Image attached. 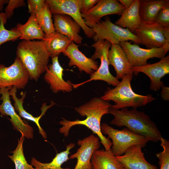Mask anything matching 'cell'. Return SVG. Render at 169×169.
Instances as JSON below:
<instances>
[{
  "label": "cell",
  "instance_id": "52a82bcc",
  "mask_svg": "<svg viewBox=\"0 0 169 169\" xmlns=\"http://www.w3.org/2000/svg\"><path fill=\"white\" fill-rule=\"evenodd\" d=\"M111 44L109 41L104 40H98L92 45L95 49L94 54L91 58L95 60L97 59L100 60V64L97 70L90 75L88 80L78 84H72L73 88H77L85 83L92 80H101L105 81L109 85L116 86L120 81L110 73L108 58V51Z\"/></svg>",
  "mask_w": 169,
  "mask_h": 169
},
{
  "label": "cell",
  "instance_id": "ab89813d",
  "mask_svg": "<svg viewBox=\"0 0 169 169\" xmlns=\"http://www.w3.org/2000/svg\"></svg>",
  "mask_w": 169,
  "mask_h": 169
},
{
  "label": "cell",
  "instance_id": "7c38bea8",
  "mask_svg": "<svg viewBox=\"0 0 169 169\" xmlns=\"http://www.w3.org/2000/svg\"><path fill=\"white\" fill-rule=\"evenodd\" d=\"M164 28L155 21H142L134 34L140 40V44L148 49L161 48L165 41Z\"/></svg>",
  "mask_w": 169,
  "mask_h": 169
},
{
  "label": "cell",
  "instance_id": "d6986e66",
  "mask_svg": "<svg viewBox=\"0 0 169 169\" xmlns=\"http://www.w3.org/2000/svg\"><path fill=\"white\" fill-rule=\"evenodd\" d=\"M54 25L55 31L65 35L76 44L82 43L83 38L79 34V25L70 16L65 14H54Z\"/></svg>",
  "mask_w": 169,
  "mask_h": 169
},
{
  "label": "cell",
  "instance_id": "d4e9b609",
  "mask_svg": "<svg viewBox=\"0 0 169 169\" xmlns=\"http://www.w3.org/2000/svg\"><path fill=\"white\" fill-rule=\"evenodd\" d=\"M19 32V38L25 40L34 39L43 40L45 34L36 19L35 15L31 14L27 22L24 24L18 23L16 27Z\"/></svg>",
  "mask_w": 169,
  "mask_h": 169
},
{
  "label": "cell",
  "instance_id": "4316f807",
  "mask_svg": "<svg viewBox=\"0 0 169 169\" xmlns=\"http://www.w3.org/2000/svg\"><path fill=\"white\" fill-rule=\"evenodd\" d=\"M75 144L71 143L66 146L65 151L56 154L52 160L49 163H42L32 157L31 160V165L34 169H69L63 168L62 165L69 159L68 156L70 150L75 146Z\"/></svg>",
  "mask_w": 169,
  "mask_h": 169
},
{
  "label": "cell",
  "instance_id": "9c48e42d",
  "mask_svg": "<svg viewBox=\"0 0 169 169\" xmlns=\"http://www.w3.org/2000/svg\"><path fill=\"white\" fill-rule=\"evenodd\" d=\"M11 87H1L0 99L2 100L0 105V114L2 116H9V120L13 128L27 139H32L33 137V130L26 121L22 120L17 114L12 105L10 98L9 90Z\"/></svg>",
  "mask_w": 169,
  "mask_h": 169
},
{
  "label": "cell",
  "instance_id": "9a60e30c",
  "mask_svg": "<svg viewBox=\"0 0 169 169\" xmlns=\"http://www.w3.org/2000/svg\"><path fill=\"white\" fill-rule=\"evenodd\" d=\"M135 75L137 76L139 72H142L149 77L151 80L150 89L157 91L164 86L161 80V78L169 74V55L165 56L157 63L143 66L131 67Z\"/></svg>",
  "mask_w": 169,
  "mask_h": 169
},
{
  "label": "cell",
  "instance_id": "ac0fdd59",
  "mask_svg": "<svg viewBox=\"0 0 169 169\" xmlns=\"http://www.w3.org/2000/svg\"><path fill=\"white\" fill-rule=\"evenodd\" d=\"M79 46L73 41L63 53L69 59V66H76L80 72L91 74L99 68L98 63L86 57L78 48Z\"/></svg>",
  "mask_w": 169,
  "mask_h": 169
},
{
  "label": "cell",
  "instance_id": "e0dca14e",
  "mask_svg": "<svg viewBox=\"0 0 169 169\" xmlns=\"http://www.w3.org/2000/svg\"><path fill=\"white\" fill-rule=\"evenodd\" d=\"M142 148L140 145H134L123 155L116 157L124 169H158L146 160Z\"/></svg>",
  "mask_w": 169,
  "mask_h": 169
},
{
  "label": "cell",
  "instance_id": "ba28073f",
  "mask_svg": "<svg viewBox=\"0 0 169 169\" xmlns=\"http://www.w3.org/2000/svg\"><path fill=\"white\" fill-rule=\"evenodd\" d=\"M52 14H65L71 17L80 26L87 37L92 38L95 34L85 24L80 11L79 0H47Z\"/></svg>",
  "mask_w": 169,
  "mask_h": 169
},
{
  "label": "cell",
  "instance_id": "30bf717a",
  "mask_svg": "<svg viewBox=\"0 0 169 169\" xmlns=\"http://www.w3.org/2000/svg\"><path fill=\"white\" fill-rule=\"evenodd\" d=\"M119 45L125 52L131 67L141 66L147 64V60L156 58L161 59L166 53L162 47L145 49L138 44H132L128 41L121 42Z\"/></svg>",
  "mask_w": 169,
  "mask_h": 169
},
{
  "label": "cell",
  "instance_id": "f546056e",
  "mask_svg": "<svg viewBox=\"0 0 169 169\" xmlns=\"http://www.w3.org/2000/svg\"><path fill=\"white\" fill-rule=\"evenodd\" d=\"M7 18L4 13L0 12V46L10 41H14L19 38L20 33L16 27L9 30L6 29L4 25Z\"/></svg>",
  "mask_w": 169,
  "mask_h": 169
},
{
  "label": "cell",
  "instance_id": "484cf974",
  "mask_svg": "<svg viewBox=\"0 0 169 169\" xmlns=\"http://www.w3.org/2000/svg\"><path fill=\"white\" fill-rule=\"evenodd\" d=\"M168 0H140L139 12L142 21H155L159 12Z\"/></svg>",
  "mask_w": 169,
  "mask_h": 169
},
{
  "label": "cell",
  "instance_id": "4dcf8cb0",
  "mask_svg": "<svg viewBox=\"0 0 169 169\" xmlns=\"http://www.w3.org/2000/svg\"><path fill=\"white\" fill-rule=\"evenodd\" d=\"M160 141L163 151L156 154L159 160L160 169H169V141L162 137Z\"/></svg>",
  "mask_w": 169,
  "mask_h": 169
},
{
  "label": "cell",
  "instance_id": "7a4b0ae2",
  "mask_svg": "<svg viewBox=\"0 0 169 169\" xmlns=\"http://www.w3.org/2000/svg\"><path fill=\"white\" fill-rule=\"evenodd\" d=\"M109 113L114 118L110 124L119 127L125 126L153 142L160 141L162 137L160 131L150 117L136 109L131 110L125 108L120 110L110 109Z\"/></svg>",
  "mask_w": 169,
  "mask_h": 169
},
{
  "label": "cell",
  "instance_id": "e575fe53",
  "mask_svg": "<svg viewBox=\"0 0 169 169\" xmlns=\"http://www.w3.org/2000/svg\"><path fill=\"white\" fill-rule=\"evenodd\" d=\"M99 0H79L80 11L81 14L92 8Z\"/></svg>",
  "mask_w": 169,
  "mask_h": 169
},
{
  "label": "cell",
  "instance_id": "603a6c76",
  "mask_svg": "<svg viewBox=\"0 0 169 169\" xmlns=\"http://www.w3.org/2000/svg\"><path fill=\"white\" fill-rule=\"evenodd\" d=\"M91 161L92 169H124L110 150H98L93 153Z\"/></svg>",
  "mask_w": 169,
  "mask_h": 169
},
{
  "label": "cell",
  "instance_id": "5b68a950",
  "mask_svg": "<svg viewBox=\"0 0 169 169\" xmlns=\"http://www.w3.org/2000/svg\"><path fill=\"white\" fill-rule=\"evenodd\" d=\"M101 129L103 134L107 135L112 140L110 150L116 157L123 155L134 145H139L144 147L149 141L146 138L125 127L118 130L104 123L101 125Z\"/></svg>",
  "mask_w": 169,
  "mask_h": 169
},
{
  "label": "cell",
  "instance_id": "5bb4252c",
  "mask_svg": "<svg viewBox=\"0 0 169 169\" xmlns=\"http://www.w3.org/2000/svg\"><path fill=\"white\" fill-rule=\"evenodd\" d=\"M100 143L99 137L93 134L79 140L77 144L80 147L69 157V159H77L74 169H92L91 157L94 152L99 149Z\"/></svg>",
  "mask_w": 169,
  "mask_h": 169
},
{
  "label": "cell",
  "instance_id": "f35d334b",
  "mask_svg": "<svg viewBox=\"0 0 169 169\" xmlns=\"http://www.w3.org/2000/svg\"><path fill=\"white\" fill-rule=\"evenodd\" d=\"M9 0H0V12H1L3 8V5L6 3H8Z\"/></svg>",
  "mask_w": 169,
  "mask_h": 169
},
{
  "label": "cell",
  "instance_id": "1f68e13d",
  "mask_svg": "<svg viewBox=\"0 0 169 169\" xmlns=\"http://www.w3.org/2000/svg\"><path fill=\"white\" fill-rule=\"evenodd\" d=\"M155 22L165 28H169V0L159 12Z\"/></svg>",
  "mask_w": 169,
  "mask_h": 169
},
{
  "label": "cell",
  "instance_id": "2e32d148",
  "mask_svg": "<svg viewBox=\"0 0 169 169\" xmlns=\"http://www.w3.org/2000/svg\"><path fill=\"white\" fill-rule=\"evenodd\" d=\"M52 64L46 68L44 76V80L55 93L61 91L71 92L73 88V84L70 80L65 81L63 79L64 69L59 62L58 56L52 58Z\"/></svg>",
  "mask_w": 169,
  "mask_h": 169
},
{
  "label": "cell",
  "instance_id": "4fadbf2b",
  "mask_svg": "<svg viewBox=\"0 0 169 169\" xmlns=\"http://www.w3.org/2000/svg\"><path fill=\"white\" fill-rule=\"evenodd\" d=\"M125 8L116 0H100L92 8L81 14L85 24L92 28L104 16L109 15H120Z\"/></svg>",
  "mask_w": 169,
  "mask_h": 169
},
{
  "label": "cell",
  "instance_id": "3957f363",
  "mask_svg": "<svg viewBox=\"0 0 169 169\" xmlns=\"http://www.w3.org/2000/svg\"><path fill=\"white\" fill-rule=\"evenodd\" d=\"M16 55L29 79L35 81L45 71L50 57L43 40H23L17 46Z\"/></svg>",
  "mask_w": 169,
  "mask_h": 169
},
{
  "label": "cell",
  "instance_id": "8fae6325",
  "mask_svg": "<svg viewBox=\"0 0 169 169\" xmlns=\"http://www.w3.org/2000/svg\"><path fill=\"white\" fill-rule=\"evenodd\" d=\"M28 74L19 59L16 57L13 63L8 67L0 64V87H14L21 89L25 87L29 80Z\"/></svg>",
  "mask_w": 169,
  "mask_h": 169
},
{
  "label": "cell",
  "instance_id": "ffe728a7",
  "mask_svg": "<svg viewBox=\"0 0 169 169\" xmlns=\"http://www.w3.org/2000/svg\"><path fill=\"white\" fill-rule=\"evenodd\" d=\"M108 58L109 64L112 65L118 79H122L128 74L133 72L126 55L119 44H111Z\"/></svg>",
  "mask_w": 169,
  "mask_h": 169
},
{
  "label": "cell",
  "instance_id": "83f0119b",
  "mask_svg": "<svg viewBox=\"0 0 169 169\" xmlns=\"http://www.w3.org/2000/svg\"><path fill=\"white\" fill-rule=\"evenodd\" d=\"M35 15L37 22L45 34L48 35L55 31L52 14L46 2L43 8Z\"/></svg>",
  "mask_w": 169,
  "mask_h": 169
},
{
  "label": "cell",
  "instance_id": "44dd1931",
  "mask_svg": "<svg viewBox=\"0 0 169 169\" xmlns=\"http://www.w3.org/2000/svg\"><path fill=\"white\" fill-rule=\"evenodd\" d=\"M17 91L16 88L13 87H11L9 90L10 95L12 96L14 102V107L15 110L18 112V115H19L20 117L34 122L38 127L39 133L42 135L44 138L46 139L47 134L40 126L39 120L42 116L44 115L46 110L54 105L55 103L52 102L50 105L48 106L46 105L45 103H44L41 108L42 111L41 114L39 116L35 117L26 111L23 107V104L26 96V94L23 93L21 97L20 98H18L16 95Z\"/></svg>",
  "mask_w": 169,
  "mask_h": 169
},
{
  "label": "cell",
  "instance_id": "f1b7e54d",
  "mask_svg": "<svg viewBox=\"0 0 169 169\" xmlns=\"http://www.w3.org/2000/svg\"><path fill=\"white\" fill-rule=\"evenodd\" d=\"M24 139L25 137L22 135L18 139L15 149L12 152L13 155L8 156L14 163L15 169H34L31 164L28 163L24 155L23 145Z\"/></svg>",
  "mask_w": 169,
  "mask_h": 169
},
{
  "label": "cell",
  "instance_id": "6da1fadb",
  "mask_svg": "<svg viewBox=\"0 0 169 169\" xmlns=\"http://www.w3.org/2000/svg\"><path fill=\"white\" fill-rule=\"evenodd\" d=\"M111 105L109 102L100 98H93L84 104L74 108L80 115L86 116V119L83 120L76 119L71 121L62 118V120L60 121V123L62 126L59 128V132L67 137L73 126L78 125H84L98 136L105 150H110L112 145L111 141L102 133L100 121L104 115L109 113Z\"/></svg>",
  "mask_w": 169,
  "mask_h": 169
},
{
  "label": "cell",
  "instance_id": "7402d4cb",
  "mask_svg": "<svg viewBox=\"0 0 169 169\" xmlns=\"http://www.w3.org/2000/svg\"><path fill=\"white\" fill-rule=\"evenodd\" d=\"M139 5L140 0H134L132 5L123 12L115 24L122 28L126 27L134 33L142 22L139 15Z\"/></svg>",
  "mask_w": 169,
  "mask_h": 169
},
{
  "label": "cell",
  "instance_id": "836d02e7",
  "mask_svg": "<svg viewBox=\"0 0 169 169\" xmlns=\"http://www.w3.org/2000/svg\"><path fill=\"white\" fill-rule=\"evenodd\" d=\"M28 12L31 14H35L40 11L44 6L45 0H28Z\"/></svg>",
  "mask_w": 169,
  "mask_h": 169
},
{
  "label": "cell",
  "instance_id": "d590c367",
  "mask_svg": "<svg viewBox=\"0 0 169 169\" xmlns=\"http://www.w3.org/2000/svg\"><path fill=\"white\" fill-rule=\"evenodd\" d=\"M164 35L165 41V44L162 48L166 54L169 50V28H164Z\"/></svg>",
  "mask_w": 169,
  "mask_h": 169
},
{
  "label": "cell",
  "instance_id": "8992f818",
  "mask_svg": "<svg viewBox=\"0 0 169 169\" xmlns=\"http://www.w3.org/2000/svg\"><path fill=\"white\" fill-rule=\"evenodd\" d=\"M95 32L94 40H104L111 44H119L123 42L131 40L134 44H140V40L128 28H121L112 23L109 17L100 21L92 28Z\"/></svg>",
  "mask_w": 169,
  "mask_h": 169
},
{
  "label": "cell",
  "instance_id": "cb8c5ba5",
  "mask_svg": "<svg viewBox=\"0 0 169 169\" xmlns=\"http://www.w3.org/2000/svg\"><path fill=\"white\" fill-rule=\"evenodd\" d=\"M43 40L52 58L58 56L60 53H64L73 42L67 37L55 31L48 35L45 34Z\"/></svg>",
  "mask_w": 169,
  "mask_h": 169
},
{
  "label": "cell",
  "instance_id": "8d00e7d4",
  "mask_svg": "<svg viewBox=\"0 0 169 169\" xmlns=\"http://www.w3.org/2000/svg\"><path fill=\"white\" fill-rule=\"evenodd\" d=\"M162 90L161 93V96L163 100L168 101L169 100V88L164 86L161 87Z\"/></svg>",
  "mask_w": 169,
  "mask_h": 169
},
{
  "label": "cell",
  "instance_id": "d6a6232c",
  "mask_svg": "<svg viewBox=\"0 0 169 169\" xmlns=\"http://www.w3.org/2000/svg\"><path fill=\"white\" fill-rule=\"evenodd\" d=\"M25 5V1L23 0H10L8 5L5 9V14L7 19H9L13 15L15 9Z\"/></svg>",
  "mask_w": 169,
  "mask_h": 169
},
{
  "label": "cell",
  "instance_id": "74e56055",
  "mask_svg": "<svg viewBox=\"0 0 169 169\" xmlns=\"http://www.w3.org/2000/svg\"><path fill=\"white\" fill-rule=\"evenodd\" d=\"M118 1L125 9H127L132 5L134 0H119Z\"/></svg>",
  "mask_w": 169,
  "mask_h": 169
},
{
  "label": "cell",
  "instance_id": "277c9868",
  "mask_svg": "<svg viewBox=\"0 0 169 169\" xmlns=\"http://www.w3.org/2000/svg\"><path fill=\"white\" fill-rule=\"evenodd\" d=\"M133 72L127 74L114 88H107L104 95L100 98L105 101H113L115 105L110 109L119 110L123 108L132 107L136 109L145 106L156 99L150 94L144 95L135 93L131 86L133 78Z\"/></svg>",
  "mask_w": 169,
  "mask_h": 169
}]
</instances>
